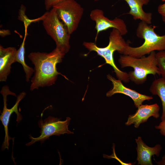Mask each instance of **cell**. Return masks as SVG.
I'll return each mask as SVG.
<instances>
[{"mask_svg": "<svg viewBox=\"0 0 165 165\" xmlns=\"http://www.w3.org/2000/svg\"><path fill=\"white\" fill-rule=\"evenodd\" d=\"M156 53L153 51L147 56L140 58L122 54L120 56L118 61L121 68L131 67L134 69L133 71L128 73L130 80L137 85L142 84L146 81L149 74L160 75Z\"/></svg>", "mask_w": 165, "mask_h": 165, "instance_id": "3", "label": "cell"}, {"mask_svg": "<svg viewBox=\"0 0 165 165\" xmlns=\"http://www.w3.org/2000/svg\"><path fill=\"white\" fill-rule=\"evenodd\" d=\"M65 54L56 48L51 52H32L28 57L34 66V74L31 80L30 90L49 86L54 84L59 75L57 64L62 62Z\"/></svg>", "mask_w": 165, "mask_h": 165, "instance_id": "1", "label": "cell"}, {"mask_svg": "<svg viewBox=\"0 0 165 165\" xmlns=\"http://www.w3.org/2000/svg\"><path fill=\"white\" fill-rule=\"evenodd\" d=\"M27 33V31H25V35L24 40L19 48L17 51L16 62H18L22 65L25 74L26 81L27 82H29L33 73L34 72V69L27 65L25 61V42Z\"/></svg>", "mask_w": 165, "mask_h": 165, "instance_id": "16", "label": "cell"}, {"mask_svg": "<svg viewBox=\"0 0 165 165\" xmlns=\"http://www.w3.org/2000/svg\"><path fill=\"white\" fill-rule=\"evenodd\" d=\"M95 1H98L99 0H94Z\"/></svg>", "mask_w": 165, "mask_h": 165, "instance_id": "24", "label": "cell"}, {"mask_svg": "<svg viewBox=\"0 0 165 165\" xmlns=\"http://www.w3.org/2000/svg\"><path fill=\"white\" fill-rule=\"evenodd\" d=\"M158 12L161 16L162 20L165 24V2L159 6Z\"/></svg>", "mask_w": 165, "mask_h": 165, "instance_id": "19", "label": "cell"}, {"mask_svg": "<svg viewBox=\"0 0 165 165\" xmlns=\"http://www.w3.org/2000/svg\"><path fill=\"white\" fill-rule=\"evenodd\" d=\"M128 4L130 9L128 13L134 20H140L148 24L152 23V14L146 13L143 9L144 5H147L150 0H123Z\"/></svg>", "mask_w": 165, "mask_h": 165, "instance_id": "14", "label": "cell"}, {"mask_svg": "<svg viewBox=\"0 0 165 165\" xmlns=\"http://www.w3.org/2000/svg\"><path fill=\"white\" fill-rule=\"evenodd\" d=\"M10 34V32L9 30H0V35L2 37H4Z\"/></svg>", "mask_w": 165, "mask_h": 165, "instance_id": "21", "label": "cell"}, {"mask_svg": "<svg viewBox=\"0 0 165 165\" xmlns=\"http://www.w3.org/2000/svg\"><path fill=\"white\" fill-rule=\"evenodd\" d=\"M156 56L160 75L165 79V50L156 53Z\"/></svg>", "mask_w": 165, "mask_h": 165, "instance_id": "17", "label": "cell"}, {"mask_svg": "<svg viewBox=\"0 0 165 165\" xmlns=\"http://www.w3.org/2000/svg\"><path fill=\"white\" fill-rule=\"evenodd\" d=\"M90 17L96 23L95 28L97 31V34L95 40L100 32L110 28L117 29L122 36L128 32L127 26L123 20L118 18L110 20L105 16L104 12L101 9H96L92 10L90 14Z\"/></svg>", "mask_w": 165, "mask_h": 165, "instance_id": "9", "label": "cell"}, {"mask_svg": "<svg viewBox=\"0 0 165 165\" xmlns=\"http://www.w3.org/2000/svg\"><path fill=\"white\" fill-rule=\"evenodd\" d=\"M107 77V79L112 82L113 86L112 88L106 93L107 97H111L116 94H124L133 100L136 108L142 105L144 101H149L153 99L152 96L141 94L134 90L126 87L121 80L116 79L109 74H108Z\"/></svg>", "mask_w": 165, "mask_h": 165, "instance_id": "10", "label": "cell"}, {"mask_svg": "<svg viewBox=\"0 0 165 165\" xmlns=\"http://www.w3.org/2000/svg\"><path fill=\"white\" fill-rule=\"evenodd\" d=\"M149 91L153 95L160 98L162 105V113L161 119H165V79L161 77L154 80L152 82Z\"/></svg>", "mask_w": 165, "mask_h": 165, "instance_id": "15", "label": "cell"}, {"mask_svg": "<svg viewBox=\"0 0 165 165\" xmlns=\"http://www.w3.org/2000/svg\"><path fill=\"white\" fill-rule=\"evenodd\" d=\"M135 113L129 116L125 124L130 126L134 124L135 128H138L140 124L147 121L151 116L157 119L160 116V106L157 104L141 105L138 108Z\"/></svg>", "mask_w": 165, "mask_h": 165, "instance_id": "11", "label": "cell"}, {"mask_svg": "<svg viewBox=\"0 0 165 165\" xmlns=\"http://www.w3.org/2000/svg\"><path fill=\"white\" fill-rule=\"evenodd\" d=\"M109 38L108 45L104 47H98L94 43L91 42H84L83 45L90 51H95L103 58L106 63L112 67L118 79L125 83H128L130 81L128 73L120 70L116 66L114 61L113 54L116 51L123 54L129 44L125 41L119 30L115 28H112Z\"/></svg>", "mask_w": 165, "mask_h": 165, "instance_id": "2", "label": "cell"}, {"mask_svg": "<svg viewBox=\"0 0 165 165\" xmlns=\"http://www.w3.org/2000/svg\"><path fill=\"white\" fill-rule=\"evenodd\" d=\"M155 128L160 130V132L161 135L165 136V119L162 121L159 125L156 126Z\"/></svg>", "mask_w": 165, "mask_h": 165, "instance_id": "20", "label": "cell"}, {"mask_svg": "<svg viewBox=\"0 0 165 165\" xmlns=\"http://www.w3.org/2000/svg\"><path fill=\"white\" fill-rule=\"evenodd\" d=\"M17 50L14 47L5 48L0 45V81L6 82L11 72V65L16 62Z\"/></svg>", "mask_w": 165, "mask_h": 165, "instance_id": "13", "label": "cell"}, {"mask_svg": "<svg viewBox=\"0 0 165 165\" xmlns=\"http://www.w3.org/2000/svg\"><path fill=\"white\" fill-rule=\"evenodd\" d=\"M148 24L141 21L137 29L136 35L138 38L144 39L143 44L137 47L128 45L123 54L140 58L153 51L165 50V35L162 36L157 35L155 31L156 27Z\"/></svg>", "mask_w": 165, "mask_h": 165, "instance_id": "4", "label": "cell"}, {"mask_svg": "<svg viewBox=\"0 0 165 165\" xmlns=\"http://www.w3.org/2000/svg\"><path fill=\"white\" fill-rule=\"evenodd\" d=\"M137 144L136 149L137 152V160L138 165H152L151 160L152 156H160L162 148L160 144H157L153 147L147 145L143 141L141 137L135 139Z\"/></svg>", "mask_w": 165, "mask_h": 165, "instance_id": "12", "label": "cell"}, {"mask_svg": "<svg viewBox=\"0 0 165 165\" xmlns=\"http://www.w3.org/2000/svg\"><path fill=\"white\" fill-rule=\"evenodd\" d=\"M71 120L70 117H67L65 120L61 121L60 118L50 116L43 121L41 118L38 122L41 129L40 136L34 138L30 135L31 141L27 143L26 145H31L37 141H40L42 144L52 135L59 136L65 134H73L74 133L69 130L68 128Z\"/></svg>", "mask_w": 165, "mask_h": 165, "instance_id": "6", "label": "cell"}, {"mask_svg": "<svg viewBox=\"0 0 165 165\" xmlns=\"http://www.w3.org/2000/svg\"><path fill=\"white\" fill-rule=\"evenodd\" d=\"M64 0H44L46 9L48 11L54 6Z\"/></svg>", "mask_w": 165, "mask_h": 165, "instance_id": "18", "label": "cell"}, {"mask_svg": "<svg viewBox=\"0 0 165 165\" xmlns=\"http://www.w3.org/2000/svg\"><path fill=\"white\" fill-rule=\"evenodd\" d=\"M60 20L71 35L76 30L82 16L84 9L75 0H64L54 6Z\"/></svg>", "mask_w": 165, "mask_h": 165, "instance_id": "7", "label": "cell"}, {"mask_svg": "<svg viewBox=\"0 0 165 165\" xmlns=\"http://www.w3.org/2000/svg\"><path fill=\"white\" fill-rule=\"evenodd\" d=\"M0 93L2 95L4 102L3 108L0 116V119L4 126L5 131V136L1 148L2 150H4L6 149H9V141L12 139L9 136L8 130V125L10 116L13 112H15L16 114L17 122L19 123L21 120L22 117L21 114L18 111V106L20 101L25 97L26 93L24 91L20 93L17 97L15 104L10 109H8L7 108V96L9 95H11L16 96V94L11 91L9 86L6 85L2 87Z\"/></svg>", "mask_w": 165, "mask_h": 165, "instance_id": "8", "label": "cell"}, {"mask_svg": "<svg viewBox=\"0 0 165 165\" xmlns=\"http://www.w3.org/2000/svg\"><path fill=\"white\" fill-rule=\"evenodd\" d=\"M42 21L47 33L55 42L56 47L62 52L66 54L70 48V34L65 25L59 19L55 9L52 7L38 18Z\"/></svg>", "mask_w": 165, "mask_h": 165, "instance_id": "5", "label": "cell"}, {"mask_svg": "<svg viewBox=\"0 0 165 165\" xmlns=\"http://www.w3.org/2000/svg\"><path fill=\"white\" fill-rule=\"evenodd\" d=\"M162 2H165V0H161Z\"/></svg>", "mask_w": 165, "mask_h": 165, "instance_id": "23", "label": "cell"}, {"mask_svg": "<svg viewBox=\"0 0 165 165\" xmlns=\"http://www.w3.org/2000/svg\"><path fill=\"white\" fill-rule=\"evenodd\" d=\"M155 162L158 165H165V154L162 157L161 160L158 161H155Z\"/></svg>", "mask_w": 165, "mask_h": 165, "instance_id": "22", "label": "cell"}]
</instances>
